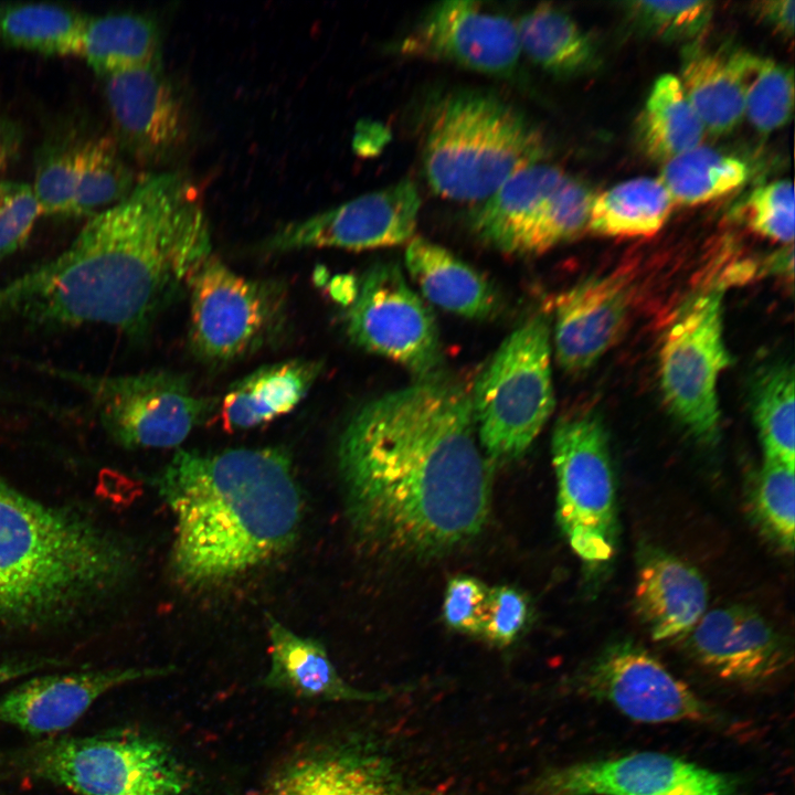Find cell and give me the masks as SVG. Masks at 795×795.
Returning a JSON list of instances; mask_svg holds the SVG:
<instances>
[{
  "instance_id": "cell-28",
  "label": "cell",
  "mask_w": 795,
  "mask_h": 795,
  "mask_svg": "<svg viewBox=\"0 0 795 795\" xmlns=\"http://www.w3.org/2000/svg\"><path fill=\"white\" fill-rule=\"evenodd\" d=\"M521 53L542 70L572 77L592 71L597 51L583 29L562 9L539 3L516 21Z\"/></svg>"
},
{
  "instance_id": "cell-8",
  "label": "cell",
  "mask_w": 795,
  "mask_h": 795,
  "mask_svg": "<svg viewBox=\"0 0 795 795\" xmlns=\"http://www.w3.org/2000/svg\"><path fill=\"white\" fill-rule=\"evenodd\" d=\"M30 762L38 776L77 795H183L190 785L165 742L134 731L53 740Z\"/></svg>"
},
{
  "instance_id": "cell-21",
  "label": "cell",
  "mask_w": 795,
  "mask_h": 795,
  "mask_svg": "<svg viewBox=\"0 0 795 795\" xmlns=\"http://www.w3.org/2000/svg\"><path fill=\"white\" fill-rule=\"evenodd\" d=\"M259 795H416L391 763L356 744L305 753L278 770Z\"/></svg>"
},
{
  "instance_id": "cell-33",
  "label": "cell",
  "mask_w": 795,
  "mask_h": 795,
  "mask_svg": "<svg viewBox=\"0 0 795 795\" xmlns=\"http://www.w3.org/2000/svg\"><path fill=\"white\" fill-rule=\"evenodd\" d=\"M748 178L743 160L698 146L665 162L658 180L674 204L695 205L730 193Z\"/></svg>"
},
{
  "instance_id": "cell-41",
  "label": "cell",
  "mask_w": 795,
  "mask_h": 795,
  "mask_svg": "<svg viewBox=\"0 0 795 795\" xmlns=\"http://www.w3.org/2000/svg\"><path fill=\"white\" fill-rule=\"evenodd\" d=\"M746 221L762 236L792 244L794 239V188L778 180L752 191L745 202Z\"/></svg>"
},
{
  "instance_id": "cell-24",
  "label": "cell",
  "mask_w": 795,
  "mask_h": 795,
  "mask_svg": "<svg viewBox=\"0 0 795 795\" xmlns=\"http://www.w3.org/2000/svg\"><path fill=\"white\" fill-rule=\"evenodd\" d=\"M322 363L292 359L264 365L233 383L215 415L227 432L267 424L292 412L307 395Z\"/></svg>"
},
{
  "instance_id": "cell-15",
  "label": "cell",
  "mask_w": 795,
  "mask_h": 795,
  "mask_svg": "<svg viewBox=\"0 0 795 795\" xmlns=\"http://www.w3.org/2000/svg\"><path fill=\"white\" fill-rule=\"evenodd\" d=\"M421 197L410 179L372 191L276 231L263 247L287 252L314 247L367 250L414 237Z\"/></svg>"
},
{
  "instance_id": "cell-42",
  "label": "cell",
  "mask_w": 795,
  "mask_h": 795,
  "mask_svg": "<svg viewBox=\"0 0 795 795\" xmlns=\"http://www.w3.org/2000/svg\"><path fill=\"white\" fill-rule=\"evenodd\" d=\"M41 214L29 184L0 181V262L26 243Z\"/></svg>"
},
{
  "instance_id": "cell-16",
  "label": "cell",
  "mask_w": 795,
  "mask_h": 795,
  "mask_svg": "<svg viewBox=\"0 0 795 795\" xmlns=\"http://www.w3.org/2000/svg\"><path fill=\"white\" fill-rule=\"evenodd\" d=\"M582 688L627 718L643 723L704 721L709 707L644 648L619 642L589 668Z\"/></svg>"
},
{
  "instance_id": "cell-47",
  "label": "cell",
  "mask_w": 795,
  "mask_h": 795,
  "mask_svg": "<svg viewBox=\"0 0 795 795\" xmlns=\"http://www.w3.org/2000/svg\"><path fill=\"white\" fill-rule=\"evenodd\" d=\"M55 665L59 661L46 658L0 660V685Z\"/></svg>"
},
{
  "instance_id": "cell-17",
  "label": "cell",
  "mask_w": 795,
  "mask_h": 795,
  "mask_svg": "<svg viewBox=\"0 0 795 795\" xmlns=\"http://www.w3.org/2000/svg\"><path fill=\"white\" fill-rule=\"evenodd\" d=\"M160 56L100 76L118 147L140 163H158L186 141L187 114Z\"/></svg>"
},
{
  "instance_id": "cell-3",
  "label": "cell",
  "mask_w": 795,
  "mask_h": 795,
  "mask_svg": "<svg viewBox=\"0 0 795 795\" xmlns=\"http://www.w3.org/2000/svg\"><path fill=\"white\" fill-rule=\"evenodd\" d=\"M174 517L170 570L178 583H226L286 554L304 499L280 447L178 451L153 480Z\"/></svg>"
},
{
  "instance_id": "cell-5",
  "label": "cell",
  "mask_w": 795,
  "mask_h": 795,
  "mask_svg": "<svg viewBox=\"0 0 795 795\" xmlns=\"http://www.w3.org/2000/svg\"><path fill=\"white\" fill-rule=\"evenodd\" d=\"M539 128L509 100L486 91L455 89L426 113L422 161L432 190L446 199L480 202L520 170L541 162Z\"/></svg>"
},
{
  "instance_id": "cell-39",
  "label": "cell",
  "mask_w": 795,
  "mask_h": 795,
  "mask_svg": "<svg viewBox=\"0 0 795 795\" xmlns=\"http://www.w3.org/2000/svg\"><path fill=\"white\" fill-rule=\"evenodd\" d=\"M795 466L765 459L751 492L753 515L761 529L792 553L795 530Z\"/></svg>"
},
{
  "instance_id": "cell-12",
  "label": "cell",
  "mask_w": 795,
  "mask_h": 795,
  "mask_svg": "<svg viewBox=\"0 0 795 795\" xmlns=\"http://www.w3.org/2000/svg\"><path fill=\"white\" fill-rule=\"evenodd\" d=\"M343 320L350 340L364 350L401 363L417 379L439 373L442 351L434 316L399 265L379 263L368 268Z\"/></svg>"
},
{
  "instance_id": "cell-19",
  "label": "cell",
  "mask_w": 795,
  "mask_h": 795,
  "mask_svg": "<svg viewBox=\"0 0 795 795\" xmlns=\"http://www.w3.org/2000/svg\"><path fill=\"white\" fill-rule=\"evenodd\" d=\"M171 671L169 666L126 667L39 676L0 698V723L35 735L60 732L107 691Z\"/></svg>"
},
{
  "instance_id": "cell-22",
  "label": "cell",
  "mask_w": 795,
  "mask_h": 795,
  "mask_svg": "<svg viewBox=\"0 0 795 795\" xmlns=\"http://www.w3.org/2000/svg\"><path fill=\"white\" fill-rule=\"evenodd\" d=\"M708 584L685 560L660 549L640 555L635 607L655 640L683 638L706 614Z\"/></svg>"
},
{
  "instance_id": "cell-13",
  "label": "cell",
  "mask_w": 795,
  "mask_h": 795,
  "mask_svg": "<svg viewBox=\"0 0 795 795\" xmlns=\"http://www.w3.org/2000/svg\"><path fill=\"white\" fill-rule=\"evenodd\" d=\"M526 795H738L736 781L674 755L638 752L541 773Z\"/></svg>"
},
{
  "instance_id": "cell-10",
  "label": "cell",
  "mask_w": 795,
  "mask_h": 795,
  "mask_svg": "<svg viewBox=\"0 0 795 795\" xmlns=\"http://www.w3.org/2000/svg\"><path fill=\"white\" fill-rule=\"evenodd\" d=\"M189 340L200 359L223 363L271 343L286 319V289L275 279H251L212 254L188 284Z\"/></svg>"
},
{
  "instance_id": "cell-27",
  "label": "cell",
  "mask_w": 795,
  "mask_h": 795,
  "mask_svg": "<svg viewBox=\"0 0 795 795\" xmlns=\"http://www.w3.org/2000/svg\"><path fill=\"white\" fill-rule=\"evenodd\" d=\"M739 53L693 47L682 63L678 78L683 93L712 135L730 132L744 116Z\"/></svg>"
},
{
  "instance_id": "cell-32",
  "label": "cell",
  "mask_w": 795,
  "mask_h": 795,
  "mask_svg": "<svg viewBox=\"0 0 795 795\" xmlns=\"http://www.w3.org/2000/svg\"><path fill=\"white\" fill-rule=\"evenodd\" d=\"M85 19L54 3H0V43L44 54H78Z\"/></svg>"
},
{
  "instance_id": "cell-6",
  "label": "cell",
  "mask_w": 795,
  "mask_h": 795,
  "mask_svg": "<svg viewBox=\"0 0 795 795\" xmlns=\"http://www.w3.org/2000/svg\"><path fill=\"white\" fill-rule=\"evenodd\" d=\"M480 446L491 459L521 456L554 407L550 327L543 315L519 326L499 347L471 393Z\"/></svg>"
},
{
  "instance_id": "cell-38",
  "label": "cell",
  "mask_w": 795,
  "mask_h": 795,
  "mask_svg": "<svg viewBox=\"0 0 795 795\" xmlns=\"http://www.w3.org/2000/svg\"><path fill=\"white\" fill-rule=\"evenodd\" d=\"M83 140L75 132H62L39 148L32 189L42 214L71 216Z\"/></svg>"
},
{
  "instance_id": "cell-25",
  "label": "cell",
  "mask_w": 795,
  "mask_h": 795,
  "mask_svg": "<svg viewBox=\"0 0 795 795\" xmlns=\"http://www.w3.org/2000/svg\"><path fill=\"white\" fill-rule=\"evenodd\" d=\"M405 264L424 296L445 310L484 319L498 309L499 298L492 285L441 245L413 237L405 252Z\"/></svg>"
},
{
  "instance_id": "cell-23",
  "label": "cell",
  "mask_w": 795,
  "mask_h": 795,
  "mask_svg": "<svg viewBox=\"0 0 795 795\" xmlns=\"http://www.w3.org/2000/svg\"><path fill=\"white\" fill-rule=\"evenodd\" d=\"M269 668L263 686L298 698L319 701L372 702L388 697L360 690L339 674L321 642L301 636L266 614Z\"/></svg>"
},
{
  "instance_id": "cell-11",
  "label": "cell",
  "mask_w": 795,
  "mask_h": 795,
  "mask_svg": "<svg viewBox=\"0 0 795 795\" xmlns=\"http://www.w3.org/2000/svg\"><path fill=\"white\" fill-rule=\"evenodd\" d=\"M730 361L722 336V290L716 288L689 303L666 332L659 352L667 405L706 443L718 436L717 382Z\"/></svg>"
},
{
  "instance_id": "cell-30",
  "label": "cell",
  "mask_w": 795,
  "mask_h": 795,
  "mask_svg": "<svg viewBox=\"0 0 795 795\" xmlns=\"http://www.w3.org/2000/svg\"><path fill=\"white\" fill-rule=\"evenodd\" d=\"M704 132L679 78L672 74L659 76L638 119L637 135L645 153L667 162L700 146Z\"/></svg>"
},
{
  "instance_id": "cell-1",
  "label": "cell",
  "mask_w": 795,
  "mask_h": 795,
  "mask_svg": "<svg viewBox=\"0 0 795 795\" xmlns=\"http://www.w3.org/2000/svg\"><path fill=\"white\" fill-rule=\"evenodd\" d=\"M348 519L364 541L432 556L476 537L489 512V466L471 393L441 372L363 404L338 443Z\"/></svg>"
},
{
  "instance_id": "cell-31",
  "label": "cell",
  "mask_w": 795,
  "mask_h": 795,
  "mask_svg": "<svg viewBox=\"0 0 795 795\" xmlns=\"http://www.w3.org/2000/svg\"><path fill=\"white\" fill-rule=\"evenodd\" d=\"M672 205L658 179L634 178L594 197L587 229L606 236H650L666 223Z\"/></svg>"
},
{
  "instance_id": "cell-20",
  "label": "cell",
  "mask_w": 795,
  "mask_h": 795,
  "mask_svg": "<svg viewBox=\"0 0 795 795\" xmlns=\"http://www.w3.org/2000/svg\"><path fill=\"white\" fill-rule=\"evenodd\" d=\"M633 299L627 274L589 278L560 295L554 327L559 364L570 372L594 364L623 333Z\"/></svg>"
},
{
  "instance_id": "cell-2",
  "label": "cell",
  "mask_w": 795,
  "mask_h": 795,
  "mask_svg": "<svg viewBox=\"0 0 795 795\" xmlns=\"http://www.w3.org/2000/svg\"><path fill=\"white\" fill-rule=\"evenodd\" d=\"M210 255L192 184L176 171L150 174L89 216L61 254L0 285V326L141 337Z\"/></svg>"
},
{
  "instance_id": "cell-14",
  "label": "cell",
  "mask_w": 795,
  "mask_h": 795,
  "mask_svg": "<svg viewBox=\"0 0 795 795\" xmlns=\"http://www.w3.org/2000/svg\"><path fill=\"white\" fill-rule=\"evenodd\" d=\"M399 52L512 78L521 49L516 21L476 1L447 0L423 12L400 41Z\"/></svg>"
},
{
  "instance_id": "cell-9",
  "label": "cell",
  "mask_w": 795,
  "mask_h": 795,
  "mask_svg": "<svg viewBox=\"0 0 795 795\" xmlns=\"http://www.w3.org/2000/svg\"><path fill=\"white\" fill-rule=\"evenodd\" d=\"M556 517L583 561L607 562L617 541L616 498L607 436L597 415L561 417L552 434Z\"/></svg>"
},
{
  "instance_id": "cell-37",
  "label": "cell",
  "mask_w": 795,
  "mask_h": 795,
  "mask_svg": "<svg viewBox=\"0 0 795 795\" xmlns=\"http://www.w3.org/2000/svg\"><path fill=\"white\" fill-rule=\"evenodd\" d=\"M739 61L744 116L761 132H771L787 124L794 107L793 70L743 50Z\"/></svg>"
},
{
  "instance_id": "cell-7",
  "label": "cell",
  "mask_w": 795,
  "mask_h": 795,
  "mask_svg": "<svg viewBox=\"0 0 795 795\" xmlns=\"http://www.w3.org/2000/svg\"><path fill=\"white\" fill-rule=\"evenodd\" d=\"M78 389L106 433L126 448L179 446L218 411V401L197 394L189 380L170 371L97 374L39 367Z\"/></svg>"
},
{
  "instance_id": "cell-36",
  "label": "cell",
  "mask_w": 795,
  "mask_h": 795,
  "mask_svg": "<svg viewBox=\"0 0 795 795\" xmlns=\"http://www.w3.org/2000/svg\"><path fill=\"white\" fill-rule=\"evenodd\" d=\"M794 371L781 363L768 368L753 390V415L765 459L795 466Z\"/></svg>"
},
{
  "instance_id": "cell-45",
  "label": "cell",
  "mask_w": 795,
  "mask_h": 795,
  "mask_svg": "<svg viewBox=\"0 0 795 795\" xmlns=\"http://www.w3.org/2000/svg\"><path fill=\"white\" fill-rule=\"evenodd\" d=\"M755 15L782 36L794 34L795 2L793 0H765L753 6Z\"/></svg>"
},
{
  "instance_id": "cell-46",
  "label": "cell",
  "mask_w": 795,
  "mask_h": 795,
  "mask_svg": "<svg viewBox=\"0 0 795 795\" xmlns=\"http://www.w3.org/2000/svg\"><path fill=\"white\" fill-rule=\"evenodd\" d=\"M21 142L19 125L0 109V173L15 159Z\"/></svg>"
},
{
  "instance_id": "cell-18",
  "label": "cell",
  "mask_w": 795,
  "mask_h": 795,
  "mask_svg": "<svg viewBox=\"0 0 795 795\" xmlns=\"http://www.w3.org/2000/svg\"><path fill=\"white\" fill-rule=\"evenodd\" d=\"M683 638L699 665L738 683L768 680L792 659L786 638L757 611L744 605L706 612Z\"/></svg>"
},
{
  "instance_id": "cell-26",
  "label": "cell",
  "mask_w": 795,
  "mask_h": 795,
  "mask_svg": "<svg viewBox=\"0 0 795 795\" xmlns=\"http://www.w3.org/2000/svg\"><path fill=\"white\" fill-rule=\"evenodd\" d=\"M566 176L542 161L520 170L470 210L471 231L488 245L510 253L527 221Z\"/></svg>"
},
{
  "instance_id": "cell-4",
  "label": "cell",
  "mask_w": 795,
  "mask_h": 795,
  "mask_svg": "<svg viewBox=\"0 0 795 795\" xmlns=\"http://www.w3.org/2000/svg\"><path fill=\"white\" fill-rule=\"evenodd\" d=\"M134 570L121 539L0 477V628L66 622L120 590Z\"/></svg>"
},
{
  "instance_id": "cell-34",
  "label": "cell",
  "mask_w": 795,
  "mask_h": 795,
  "mask_svg": "<svg viewBox=\"0 0 795 795\" xmlns=\"http://www.w3.org/2000/svg\"><path fill=\"white\" fill-rule=\"evenodd\" d=\"M593 199L586 184L566 176L530 216L510 254H540L579 236L587 229Z\"/></svg>"
},
{
  "instance_id": "cell-29",
  "label": "cell",
  "mask_w": 795,
  "mask_h": 795,
  "mask_svg": "<svg viewBox=\"0 0 795 795\" xmlns=\"http://www.w3.org/2000/svg\"><path fill=\"white\" fill-rule=\"evenodd\" d=\"M78 54L99 76L146 64L160 56L158 26L138 13L86 17Z\"/></svg>"
},
{
  "instance_id": "cell-35",
  "label": "cell",
  "mask_w": 795,
  "mask_h": 795,
  "mask_svg": "<svg viewBox=\"0 0 795 795\" xmlns=\"http://www.w3.org/2000/svg\"><path fill=\"white\" fill-rule=\"evenodd\" d=\"M132 188V172L114 138L83 140L71 216H92L123 200Z\"/></svg>"
},
{
  "instance_id": "cell-44",
  "label": "cell",
  "mask_w": 795,
  "mask_h": 795,
  "mask_svg": "<svg viewBox=\"0 0 795 795\" xmlns=\"http://www.w3.org/2000/svg\"><path fill=\"white\" fill-rule=\"evenodd\" d=\"M488 590L473 576L453 577L447 584L443 604L447 625L460 633L480 636Z\"/></svg>"
},
{
  "instance_id": "cell-40",
  "label": "cell",
  "mask_w": 795,
  "mask_h": 795,
  "mask_svg": "<svg viewBox=\"0 0 795 795\" xmlns=\"http://www.w3.org/2000/svg\"><path fill=\"white\" fill-rule=\"evenodd\" d=\"M625 10L640 32L664 41H686L707 28L713 2L636 0L625 2Z\"/></svg>"
},
{
  "instance_id": "cell-43",
  "label": "cell",
  "mask_w": 795,
  "mask_h": 795,
  "mask_svg": "<svg viewBox=\"0 0 795 795\" xmlns=\"http://www.w3.org/2000/svg\"><path fill=\"white\" fill-rule=\"evenodd\" d=\"M529 610L519 590L508 585L489 589L480 636L497 646L510 645L524 628Z\"/></svg>"
}]
</instances>
